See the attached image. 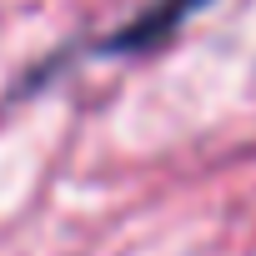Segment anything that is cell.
<instances>
[{
  "label": "cell",
  "mask_w": 256,
  "mask_h": 256,
  "mask_svg": "<svg viewBox=\"0 0 256 256\" xmlns=\"http://www.w3.org/2000/svg\"><path fill=\"white\" fill-rule=\"evenodd\" d=\"M196 6H201V0H156L151 10H141L136 20H126V26L110 36V50H141V46L161 40V36H166V30H176Z\"/></svg>",
  "instance_id": "1"
}]
</instances>
